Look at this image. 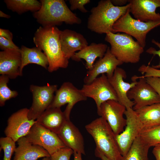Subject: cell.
I'll list each match as a JSON object with an SVG mask.
<instances>
[{
    "instance_id": "836d02e7",
    "label": "cell",
    "mask_w": 160,
    "mask_h": 160,
    "mask_svg": "<svg viewBox=\"0 0 160 160\" xmlns=\"http://www.w3.org/2000/svg\"><path fill=\"white\" fill-rule=\"evenodd\" d=\"M0 48L2 51L8 49H20L12 40L2 36H0Z\"/></svg>"
},
{
    "instance_id": "60d3db41",
    "label": "cell",
    "mask_w": 160,
    "mask_h": 160,
    "mask_svg": "<svg viewBox=\"0 0 160 160\" xmlns=\"http://www.w3.org/2000/svg\"><path fill=\"white\" fill-rule=\"evenodd\" d=\"M82 154L80 153L74 152V160H83L81 156Z\"/></svg>"
},
{
    "instance_id": "44dd1931",
    "label": "cell",
    "mask_w": 160,
    "mask_h": 160,
    "mask_svg": "<svg viewBox=\"0 0 160 160\" xmlns=\"http://www.w3.org/2000/svg\"><path fill=\"white\" fill-rule=\"evenodd\" d=\"M17 142L18 146L15 149L13 160H37L41 157H50L45 149L29 142L25 136Z\"/></svg>"
},
{
    "instance_id": "5b68a950",
    "label": "cell",
    "mask_w": 160,
    "mask_h": 160,
    "mask_svg": "<svg viewBox=\"0 0 160 160\" xmlns=\"http://www.w3.org/2000/svg\"><path fill=\"white\" fill-rule=\"evenodd\" d=\"M105 40L111 45V53L124 63H136L140 60L144 48L132 36L125 33H109Z\"/></svg>"
},
{
    "instance_id": "e0dca14e",
    "label": "cell",
    "mask_w": 160,
    "mask_h": 160,
    "mask_svg": "<svg viewBox=\"0 0 160 160\" xmlns=\"http://www.w3.org/2000/svg\"><path fill=\"white\" fill-rule=\"evenodd\" d=\"M126 77L125 71L122 68L118 67L115 70L113 75L108 78L116 93L118 102L126 108H132L134 103L129 99L127 94L130 89L136 84L137 81L136 79L132 78L131 83L126 82L124 79Z\"/></svg>"
},
{
    "instance_id": "e575fe53",
    "label": "cell",
    "mask_w": 160,
    "mask_h": 160,
    "mask_svg": "<svg viewBox=\"0 0 160 160\" xmlns=\"http://www.w3.org/2000/svg\"><path fill=\"white\" fill-rule=\"evenodd\" d=\"M145 78L147 82L154 89L160 98V78L150 76Z\"/></svg>"
},
{
    "instance_id": "f546056e",
    "label": "cell",
    "mask_w": 160,
    "mask_h": 160,
    "mask_svg": "<svg viewBox=\"0 0 160 160\" xmlns=\"http://www.w3.org/2000/svg\"><path fill=\"white\" fill-rule=\"evenodd\" d=\"M15 143L9 137L0 138V151L3 149L4 152L3 160H11L12 155L16 148Z\"/></svg>"
},
{
    "instance_id": "ab89813d",
    "label": "cell",
    "mask_w": 160,
    "mask_h": 160,
    "mask_svg": "<svg viewBox=\"0 0 160 160\" xmlns=\"http://www.w3.org/2000/svg\"><path fill=\"white\" fill-rule=\"evenodd\" d=\"M95 156L102 160H110L105 156L101 152L96 148L95 151Z\"/></svg>"
},
{
    "instance_id": "9a60e30c",
    "label": "cell",
    "mask_w": 160,
    "mask_h": 160,
    "mask_svg": "<svg viewBox=\"0 0 160 160\" xmlns=\"http://www.w3.org/2000/svg\"><path fill=\"white\" fill-rule=\"evenodd\" d=\"M130 13L135 19L148 22L160 20V14L156 12L160 7V0H129Z\"/></svg>"
},
{
    "instance_id": "cb8c5ba5",
    "label": "cell",
    "mask_w": 160,
    "mask_h": 160,
    "mask_svg": "<svg viewBox=\"0 0 160 160\" xmlns=\"http://www.w3.org/2000/svg\"><path fill=\"white\" fill-rule=\"evenodd\" d=\"M21 56V72L25 66L31 63L40 65L47 69L49 65L48 60L45 55L36 47L29 48L22 46L20 49Z\"/></svg>"
},
{
    "instance_id": "484cf974",
    "label": "cell",
    "mask_w": 160,
    "mask_h": 160,
    "mask_svg": "<svg viewBox=\"0 0 160 160\" xmlns=\"http://www.w3.org/2000/svg\"><path fill=\"white\" fill-rule=\"evenodd\" d=\"M7 8L19 14L28 11L34 12L40 8L41 4L36 0H5Z\"/></svg>"
},
{
    "instance_id": "2e32d148",
    "label": "cell",
    "mask_w": 160,
    "mask_h": 160,
    "mask_svg": "<svg viewBox=\"0 0 160 160\" xmlns=\"http://www.w3.org/2000/svg\"><path fill=\"white\" fill-rule=\"evenodd\" d=\"M123 63L118 60L111 53L108 47L104 56L98 60L92 69L88 70L84 79L85 84L91 83L100 74L106 73L108 78L111 77L118 66Z\"/></svg>"
},
{
    "instance_id": "ffe728a7",
    "label": "cell",
    "mask_w": 160,
    "mask_h": 160,
    "mask_svg": "<svg viewBox=\"0 0 160 160\" xmlns=\"http://www.w3.org/2000/svg\"><path fill=\"white\" fill-rule=\"evenodd\" d=\"M57 135L66 147L74 152L85 154L83 137L70 120L66 121Z\"/></svg>"
},
{
    "instance_id": "4dcf8cb0",
    "label": "cell",
    "mask_w": 160,
    "mask_h": 160,
    "mask_svg": "<svg viewBox=\"0 0 160 160\" xmlns=\"http://www.w3.org/2000/svg\"><path fill=\"white\" fill-rule=\"evenodd\" d=\"M73 153L72 149L66 147L51 155L50 159L51 160H70L71 156Z\"/></svg>"
},
{
    "instance_id": "7bdbcfd3",
    "label": "cell",
    "mask_w": 160,
    "mask_h": 160,
    "mask_svg": "<svg viewBox=\"0 0 160 160\" xmlns=\"http://www.w3.org/2000/svg\"><path fill=\"white\" fill-rule=\"evenodd\" d=\"M42 160H51L50 157H44Z\"/></svg>"
},
{
    "instance_id": "ac0fdd59",
    "label": "cell",
    "mask_w": 160,
    "mask_h": 160,
    "mask_svg": "<svg viewBox=\"0 0 160 160\" xmlns=\"http://www.w3.org/2000/svg\"><path fill=\"white\" fill-rule=\"evenodd\" d=\"M21 56L20 49H8L0 52V74L14 79L22 76Z\"/></svg>"
},
{
    "instance_id": "52a82bcc",
    "label": "cell",
    "mask_w": 160,
    "mask_h": 160,
    "mask_svg": "<svg viewBox=\"0 0 160 160\" xmlns=\"http://www.w3.org/2000/svg\"><path fill=\"white\" fill-rule=\"evenodd\" d=\"M25 137L31 143L43 147L50 155L67 147L57 134L36 121Z\"/></svg>"
},
{
    "instance_id": "30bf717a",
    "label": "cell",
    "mask_w": 160,
    "mask_h": 160,
    "mask_svg": "<svg viewBox=\"0 0 160 160\" xmlns=\"http://www.w3.org/2000/svg\"><path fill=\"white\" fill-rule=\"evenodd\" d=\"M124 114L126 119L125 128L122 132L116 136L119 150L122 156L127 153L143 128L135 111L132 108H126Z\"/></svg>"
},
{
    "instance_id": "7a4b0ae2",
    "label": "cell",
    "mask_w": 160,
    "mask_h": 160,
    "mask_svg": "<svg viewBox=\"0 0 160 160\" xmlns=\"http://www.w3.org/2000/svg\"><path fill=\"white\" fill-rule=\"evenodd\" d=\"M130 5L128 3L124 6L117 7L114 5L111 0L100 1L97 6L90 10L87 21L88 28L100 34L114 33L113 25L126 13Z\"/></svg>"
},
{
    "instance_id": "f35d334b",
    "label": "cell",
    "mask_w": 160,
    "mask_h": 160,
    "mask_svg": "<svg viewBox=\"0 0 160 160\" xmlns=\"http://www.w3.org/2000/svg\"><path fill=\"white\" fill-rule=\"evenodd\" d=\"M112 4L116 6L122 7L128 3V0H111Z\"/></svg>"
},
{
    "instance_id": "74e56055",
    "label": "cell",
    "mask_w": 160,
    "mask_h": 160,
    "mask_svg": "<svg viewBox=\"0 0 160 160\" xmlns=\"http://www.w3.org/2000/svg\"><path fill=\"white\" fill-rule=\"evenodd\" d=\"M153 150V153L156 160H160V144L154 146Z\"/></svg>"
},
{
    "instance_id": "7c38bea8",
    "label": "cell",
    "mask_w": 160,
    "mask_h": 160,
    "mask_svg": "<svg viewBox=\"0 0 160 160\" xmlns=\"http://www.w3.org/2000/svg\"><path fill=\"white\" fill-rule=\"evenodd\" d=\"M132 78L139 79L136 84L128 92L129 99L133 100L132 109L135 111L143 107L160 103V98L145 78L134 76Z\"/></svg>"
},
{
    "instance_id": "d6a6232c",
    "label": "cell",
    "mask_w": 160,
    "mask_h": 160,
    "mask_svg": "<svg viewBox=\"0 0 160 160\" xmlns=\"http://www.w3.org/2000/svg\"><path fill=\"white\" fill-rule=\"evenodd\" d=\"M69 1L71 5V10L78 9L84 13L88 12L84 6L90 2V0H70Z\"/></svg>"
},
{
    "instance_id": "b9f144b4",
    "label": "cell",
    "mask_w": 160,
    "mask_h": 160,
    "mask_svg": "<svg viewBox=\"0 0 160 160\" xmlns=\"http://www.w3.org/2000/svg\"><path fill=\"white\" fill-rule=\"evenodd\" d=\"M0 17H4L7 19L11 17L10 16L7 15L3 12L1 11H0Z\"/></svg>"
},
{
    "instance_id": "ba28073f",
    "label": "cell",
    "mask_w": 160,
    "mask_h": 160,
    "mask_svg": "<svg viewBox=\"0 0 160 160\" xmlns=\"http://www.w3.org/2000/svg\"><path fill=\"white\" fill-rule=\"evenodd\" d=\"M57 88V85L49 84L43 86L33 84L30 86L33 102L29 109L28 117L29 119L36 120L49 107L53 102Z\"/></svg>"
},
{
    "instance_id": "d6986e66",
    "label": "cell",
    "mask_w": 160,
    "mask_h": 160,
    "mask_svg": "<svg viewBox=\"0 0 160 160\" xmlns=\"http://www.w3.org/2000/svg\"><path fill=\"white\" fill-rule=\"evenodd\" d=\"M60 42L62 51L68 60L72 58L76 51L88 45L87 41L82 34L68 29L61 31Z\"/></svg>"
},
{
    "instance_id": "4fadbf2b",
    "label": "cell",
    "mask_w": 160,
    "mask_h": 160,
    "mask_svg": "<svg viewBox=\"0 0 160 160\" xmlns=\"http://www.w3.org/2000/svg\"><path fill=\"white\" fill-rule=\"evenodd\" d=\"M126 108L117 101L108 100L102 103L97 110L98 115L105 120L116 135L122 132L126 125L124 117Z\"/></svg>"
},
{
    "instance_id": "f1b7e54d",
    "label": "cell",
    "mask_w": 160,
    "mask_h": 160,
    "mask_svg": "<svg viewBox=\"0 0 160 160\" xmlns=\"http://www.w3.org/2000/svg\"><path fill=\"white\" fill-rule=\"evenodd\" d=\"M9 79L6 75H1L0 76V106L1 107L4 105L7 100L15 98L18 95L17 91L12 90L7 86Z\"/></svg>"
},
{
    "instance_id": "d590c367",
    "label": "cell",
    "mask_w": 160,
    "mask_h": 160,
    "mask_svg": "<svg viewBox=\"0 0 160 160\" xmlns=\"http://www.w3.org/2000/svg\"><path fill=\"white\" fill-rule=\"evenodd\" d=\"M151 42L157 46L159 48V49L158 50H156L155 48L151 47L146 50V52L150 54L153 55L154 56L157 55L159 57L160 62L159 64L157 65H152L151 66L155 68L159 69L160 68V43L154 39L152 40Z\"/></svg>"
},
{
    "instance_id": "9c48e42d",
    "label": "cell",
    "mask_w": 160,
    "mask_h": 160,
    "mask_svg": "<svg viewBox=\"0 0 160 160\" xmlns=\"http://www.w3.org/2000/svg\"><path fill=\"white\" fill-rule=\"evenodd\" d=\"M81 89L87 97L94 100L97 110L102 103L108 100L118 101L116 93L105 74L97 77L90 83L84 84Z\"/></svg>"
},
{
    "instance_id": "277c9868",
    "label": "cell",
    "mask_w": 160,
    "mask_h": 160,
    "mask_svg": "<svg viewBox=\"0 0 160 160\" xmlns=\"http://www.w3.org/2000/svg\"><path fill=\"white\" fill-rule=\"evenodd\" d=\"M85 128L93 138L96 148L110 160H121L115 134L107 121L100 117L86 125Z\"/></svg>"
},
{
    "instance_id": "603a6c76",
    "label": "cell",
    "mask_w": 160,
    "mask_h": 160,
    "mask_svg": "<svg viewBox=\"0 0 160 160\" xmlns=\"http://www.w3.org/2000/svg\"><path fill=\"white\" fill-rule=\"evenodd\" d=\"M108 47L105 44L92 43L76 52L71 59L76 61H80L81 59H84L86 62V68L90 70L93 68L95 59L97 57L101 58L104 56Z\"/></svg>"
},
{
    "instance_id": "7402d4cb",
    "label": "cell",
    "mask_w": 160,
    "mask_h": 160,
    "mask_svg": "<svg viewBox=\"0 0 160 160\" xmlns=\"http://www.w3.org/2000/svg\"><path fill=\"white\" fill-rule=\"evenodd\" d=\"M67 119L60 108L49 107L36 119L37 123L57 134Z\"/></svg>"
},
{
    "instance_id": "83f0119b",
    "label": "cell",
    "mask_w": 160,
    "mask_h": 160,
    "mask_svg": "<svg viewBox=\"0 0 160 160\" xmlns=\"http://www.w3.org/2000/svg\"><path fill=\"white\" fill-rule=\"evenodd\" d=\"M139 136L141 140L150 147L160 144V124L143 128Z\"/></svg>"
},
{
    "instance_id": "d4e9b609",
    "label": "cell",
    "mask_w": 160,
    "mask_h": 160,
    "mask_svg": "<svg viewBox=\"0 0 160 160\" xmlns=\"http://www.w3.org/2000/svg\"><path fill=\"white\" fill-rule=\"evenodd\" d=\"M135 111L143 128L160 124V103L146 106Z\"/></svg>"
},
{
    "instance_id": "8992f818",
    "label": "cell",
    "mask_w": 160,
    "mask_h": 160,
    "mask_svg": "<svg viewBox=\"0 0 160 160\" xmlns=\"http://www.w3.org/2000/svg\"><path fill=\"white\" fill-rule=\"evenodd\" d=\"M160 26V20L143 22L133 18L129 8L126 13L115 23L113 26L114 33L121 32L135 38L144 48L146 45L147 34L151 31Z\"/></svg>"
},
{
    "instance_id": "8d00e7d4",
    "label": "cell",
    "mask_w": 160,
    "mask_h": 160,
    "mask_svg": "<svg viewBox=\"0 0 160 160\" xmlns=\"http://www.w3.org/2000/svg\"><path fill=\"white\" fill-rule=\"evenodd\" d=\"M0 36H2L7 39L12 40L13 35L9 30L0 28Z\"/></svg>"
},
{
    "instance_id": "8fae6325",
    "label": "cell",
    "mask_w": 160,
    "mask_h": 160,
    "mask_svg": "<svg viewBox=\"0 0 160 160\" xmlns=\"http://www.w3.org/2000/svg\"><path fill=\"white\" fill-rule=\"evenodd\" d=\"M87 98L81 89L76 88L71 82H65L56 91L49 107L60 108L67 104L63 112L67 119L69 120L70 113L74 106L79 102L87 100Z\"/></svg>"
},
{
    "instance_id": "3957f363",
    "label": "cell",
    "mask_w": 160,
    "mask_h": 160,
    "mask_svg": "<svg viewBox=\"0 0 160 160\" xmlns=\"http://www.w3.org/2000/svg\"><path fill=\"white\" fill-rule=\"evenodd\" d=\"M40 9L33 16L43 27L56 26L63 23L80 24L81 20L73 13L64 0H41Z\"/></svg>"
},
{
    "instance_id": "1f68e13d",
    "label": "cell",
    "mask_w": 160,
    "mask_h": 160,
    "mask_svg": "<svg viewBox=\"0 0 160 160\" xmlns=\"http://www.w3.org/2000/svg\"><path fill=\"white\" fill-rule=\"evenodd\" d=\"M138 71L142 74L141 76L142 77L152 76L160 78V69L155 68L149 65H142Z\"/></svg>"
},
{
    "instance_id": "4316f807",
    "label": "cell",
    "mask_w": 160,
    "mask_h": 160,
    "mask_svg": "<svg viewBox=\"0 0 160 160\" xmlns=\"http://www.w3.org/2000/svg\"><path fill=\"white\" fill-rule=\"evenodd\" d=\"M150 147L138 136L126 154L122 156L121 160H148V153Z\"/></svg>"
},
{
    "instance_id": "6da1fadb",
    "label": "cell",
    "mask_w": 160,
    "mask_h": 160,
    "mask_svg": "<svg viewBox=\"0 0 160 160\" xmlns=\"http://www.w3.org/2000/svg\"><path fill=\"white\" fill-rule=\"evenodd\" d=\"M61 31L56 26H40L33 37L36 47L43 51L47 57V70L50 73L60 68H66L68 65L69 60L65 56L61 49Z\"/></svg>"
},
{
    "instance_id": "5bb4252c",
    "label": "cell",
    "mask_w": 160,
    "mask_h": 160,
    "mask_svg": "<svg viewBox=\"0 0 160 160\" xmlns=\"http://www.w3.org/2000/svg\"><path fill=\"white\" fill-rule=\"evenodd\" d=\"M28 111L27 108H22L13 113L8 119L4 133L15 142L25 136L36 122V121L28 119Z\"/></svg>"
}]
</instances>
